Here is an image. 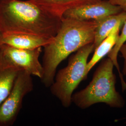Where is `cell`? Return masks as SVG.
Returning a JSON list of instances; mask_svg holds the SVG:
<instances>
[{"label": "cell", "instance_id": "cell-16", "mask_svg": "<svg viewBox=\"0 0 126 126\" xmlns=\"http://www.w3.org/2000/svg\"><path fill=\"white\" fill-rule=\"evenodd\" d=\"M1 37H2V33L0 31V49L1 46V45H2V44H1Z\"/></svg>", "mask_w": 126, "mask_h": 126}, {"label": "cell", "instance_id": "cell-15", "mask_svg": "<svg viewBox=\"0 0 126 126\" xmlns=\"http://www.w3.org/2000/svg\"><path fill=\"white\" fill-rule=\"evenodd\" d=\"M112 4L120 6L123 11H126V0H108Z\"/></svg>", "mask_w": 126, "mask_h": 126}, {"label": "cell", "instance_id": "cell-11", "mask_svg": "<svg viewBox=\"0 0 126 126\" xmlns=\"http://www.w3.org/2000/svg\"><path fill=\"white\" fill-rule=\"evenodd\" d=\"M126 21V11L110 15L94 20L96 23L95 30L94 50L109 35L113 29L119 24L123 25Z\"/></svg>", "mask_w": 126, "mask_h": 126}, {"label": "cell", "instance_id": "cell-3", "mask_svg": "<svg viewBox=\"0 0 126 126\" xmlns=\"http://www.w3.org/2000/svg\"><path fill=\"white\" fill-rule=\"evenodd\" d=\"M114 63L109 58L104 59L94 74L92 81L86 87L73 94L72 103L82 109L99 103L113 108H122L125 102L115 88Z\"/></svg>", "mask_w": 126, "mask_h": 126}, {"label": "cell", "instance_id": "cell-4", "mask_svg": "<svg viewBox=\"0 0 126 126\" xmlns=\"http://www.w3.org/2000/svg\"><path fill=\"white\" fill-rule=\"evenodd\" d=\"M94 50V43L82 47L70 56L67 65L56 73L50 90L64 108L71 106L74 91L81 81L86 79L87 60Z\"/></svg>", "mask_w": 126, "mask_h": 126}, {"label": "cell", "instance_id": "cell-8", "mask_svg": "<svg viewBox=\"0 0 126 126\" xmlns=\"http://www.w3.org/2000/svg\"><path fill=\"white\" fill-rule=\"evenodd\" d=\"M52 39L23 33H2V45L21 49H34L44 47Z\"/></svg>", "mask_w": 126, "mask_h": 126}, {"label": "cell", "instance_id": "cell-9", "mask_svg": "<svg viewBox=\"0 0 126 126\" xmlns=\"http://www.w3.org/2000/svg\"><path fill=\"white\" fill-rule=\"evenodd\" d=\"M21 70L6 58L0 49V106L9 94Z\"/></svg>", "mask_w": 126, "mask_h": 126}, {"label": "cell", "instance_id": "cell-10", "mask_svg": "<svg viewBox=\"0 0 126 126\" xmlns=\"http://www.w3.org/2000/svg\"><path fill=\"white\" fill-rule=\"evenodd\" d=\"M50 13L60 18L69 9L99 2L101 0H30Z\"/></svg>", "mask_w": 126, "mask_h": 126}, {"label": "cell", "instance_id": "cell-7", "mask_svg": "<svg viewBox=\"0 0 126 126\" xmlns=\"http://www.w3.org/2000/svg\"><path fill=\"white\" fill-rule=\"evenodd\" d=\"M122 11L123 10L120 6L112 4L108 0H101L98 2L69 9L63 14V18L94 21Z\"/></svg>", "mask_w": 126, "mask_h": 126}, {"label": "cell", "instance_id": "cell-12", "mask_svg": "<svg viewBox=\"0 0 126 126\" xmlns=\"http://www.w3.org/2000/svg\"><path fill=\"white\" fill-rule=\"evenodd\" d=\"M122 26L123 25L122 24H119L114 27L108 36L95 49L94 53L92 59L87 64L86 76H87L88 73L95 65L106 55L108 54L113 49L117 42L119 36L120 29Z\"/></svg>", "mask_w": 126, "mask_h": 126}, {"label": "cell", "instance_id": "cell-6", "mask_svg": "<svg viewBox=\"0 0 126 126\" xmlns=\"http://www.w3.org/2000/svg\"><path fill=\"white\" fill-rule=\"evenodd\" d=\"M42 48L21 49L2 45L0 49L6 58L14 65L41 79L44 75L43 66L39 61Z\"/></svg>", "mask_w": 126, "mask_h": 126}, {"label": "cell", "instance_id": "cell-1", "mask_svg": "<svg viewBox=\"0 0 126 126\" xmlns=\"http://www.w3.org/2000/svg\"><path fill=\"white\" fill-rule=\"evenodd\" d=\"M60 18L30 0H0V31L23 33L52 39L62 24Z\"/></svg>", "mask_w": 126, "mask_h": 126}, {"label": "cell", "instance_id": "cell-2", "mask_svg": "<svg viewBox=\"0 0 126 126\" xmlns=\"http://www.w3.org/2000/svg\"><path fill=\"white\" fill-rule=\"evenodd\" d=\"M96 26L94 21L62 18L58 33L43 47L44 75L41 80L46 87L53 83L57 69L63 60L82 47L94 43Z\"/></svg>", "mask_w": 126, "mask_h": 126}, {"label": "cell", "instance_id": "cell-5", "mask_svg": "<svg viewBox=\"0 0 126 126\" xmlns=\"http://www.w3.org/2000/svg\"><path fill=\"white\" fill-rule=\"evenodd\" d=\"M32 75L21 70L13 86L0 106V126H11L15 122L22 108L25 96L33 89Z\"/></svg>", "mask_w": 126, "mask_h": 126}, {"label": "cell", "instance_id": "cell-14", "mask_svg": "<svg viewBox=\"0 0 126 126\" xmlns=\"http://www.w3.org/2000/svg\"><path fill=\"white\" fill-rule=\"evenodd\" d=\"M119 52L122 54V57L124 59L122 73L124 75H126V41L122 45Z\"/></svg>", "mask_w": 126, "mask_h": 126}, {"label": "cell", "instance_id": "cell-13", "mask_svg": "<svg viewBox=\"0 0 126 126\" xmlns=\"http://www.w3.org/2000/svg\"><path fill=\"white\" fill-rule=\"evenodd\" d=\"M126 41V21L122 26V33L121 35H119V36L115 45L113 47V49L111 50V51L108 54V58H109L112 60L113 63H114V66L117 68V70L118 71L119 76L121 78L122 89L123 91L126 90V82L124 81V79H123V75L120 71V69L119 67V64L117 61V57L121 46Z\"/></svg>", "mask_w": 126, "mask_h": 126}]
</instances>
